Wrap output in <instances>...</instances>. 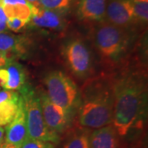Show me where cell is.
Returning <instances> with one entry per match:
<instances>
[{
    "mask_svg": "<svg viewBox=\"0 0 148 148\" xmlns=\"http://www.w3.org/2000/svg\"><path fill=\"white\" fill-rule=\"evenodd\" d=\"M114 114L112 124L120 136H125L141 119L147 106V85L143 75L124 69L112 78Z\"/></svg>",
    "mask_w": 148,
    "mask_h": 148,
    "instance_id": "obj_1",
    "label": "cell"
},
{
    "mask_svg": "<svg viewBox=\"0 0 148 148\" xmlns=\"http://www.w3.org/2000/svg\"><path fill=\"white\" fill-rule=\"evenodd\" d=\"M114 90L112 78L87 81L80 90L77 120L86 128H100L112 124Z\"/></svg>",
    "mask_w": 148,
    "mask_h": 148,
    "instance_id": "obj_2",
    "label": "cell"
},
{
    "mask_svg": "<svg viewBox=\"0 0 148 148\" xmlns=\"http://www.w3.org/2000/svg\"><path fill=\"white\" fill-rule=\"evenodd\" d=\"M132 32L106 21L95 24L91 31L92 42L103 64L114 68L123 62L132 46Z\"/></svg>",
    "mask_w": 148,
    "mask_h": 148,
    "instance_id": "obj_3",
    "label": "cell"
},
{
    "mask_svg": "<svg viewBox=\"0 0 148 148\" xmlns=\"http://www.w3.org/2000/svg\"><path fill=\"white\" fill-rule=\"evenodd\" d=\"M18 93L23 101L28 138L58 144L59 135L50 130L44 119L40 93L30 84L26 85Z\"/></svg>",
    "mask_w": 148,
    "mask_h": 148,
    "instance_id": "obj_4",
    "label": "cell"
},
{
    "mask_svg": "<svg viewBox=\"0 0 148 148\" xmlns=\"http://www.w3.org/2000/svg\"><path fill=\"white\" fill-rule=\"evenodd\" d=\"M44 82L49 99L75 116L79 105L80 90L73 80L61 71H52L45 77Z\"/></svg>",
    "mask_w": 148,
    "mask_h": 148,
    "instance_id": "obj_5",
    "label": "cell"
},
{
    "mask_svg": "<svg viewBox=\"0 0 148 148\" xmlns=\"http://www.w3.org/2000/svg\"><path fill=\"white\" fill-rule=\"evenodd\" d=\"M63 55L71 73L79 78L87 77L92 70V56L87 45L80 38L70 39L63 48Z\"/></svg>",
    "mask_w": 148,
    "mask_h": 148,
    "instance_id": "obj_6",
    "label": "cell"
},
{
    "mask_svg": "<svg viewBox=\"0 0 148 148\" xmlns=\"http://www.w3.org/2000/svg\"><path fill=\"white\" fill-rule=\"evenodd\" d=\"M40 100L43 117L48 127L58 135L65 132L71 126L74 117L50 101L46 93H41Z\"/></svg>",
    "mask_w": 148,
    "mask_h": 148,
    "instance_id": "obj_7",
    "label": "cell"
},
{
    "mask_svg": "<svg viewBox=\"0 0 148 148\" xmlns=\"http://www.w3.org/2000/svg\"><path fill=\"white\" fill-rule=\"evenodd\" d=\"M105 21L115 27L132 30L137 25L132 0H107Z\"/></svg>",
    "mask_w": 148,
    "mask_h": 148,
    "instance_id": "obj_8",
    "label": "cell"
},
{
    "mask_svg": "<svg viewBox=\"0 0 148 148\" xmlns=\"http://www.w3.org/2000/svg\"><path fill=\"white\" fill-rule=\"evenodd\" d=\"M31 8L32 17L29 24L32 27L59 32L65 29L68 25L66 13L64 12L45 9L32 4Z\"/></svg>",
    "mask_w": 148,
    "mask_h": 148,
    "instance_id": "obj_9",
    "label": "cell"
},
{
    "mask_svg": "<svg viewBox=\"0 0 148 148\" xmlns=\"http://www.w3.org/2000/svg\"><path fill=\"white\" fill-rule=\"evenodd\" d=\"M27 84L26 70L16 60L0 68V88L19 92Z\"/></svg>",
    "mask_w": 148,
    "mask_h": 148,
    "instance_id": "obj_10",
    "label": "cell"
},
{
    "mask_svg": "<svg viewBox=\"0 0 148 148\" xmlns=\"http://www.w3.org/2000/svg\"><path fill=\"white\" fill-rule=\"evenodd\" d=\"M107 0H76V14L80 21L87 23L105 21Z\"/></svg>",
    "mask_w": 148,
    "mask_h": 148,
    "instance_id": "obj_11",
    "label": "cell"
},
{
    "mask_svg": "<svg viewBox=\"0 0 148 148\" xmlns=\"http://www.w3.org/2000/svg\"><path fill=\"white\" fill-rule=\"evenodd\" d=\"M4 142L14 145L17 147L27 138V127L23 101L20 95L18 110L14 119L6 126L4 130Z\"/></svg>",
    "mask_w": 148,
    "mask_h": 148,
    "instance_id": "obj_12",
    "label": "cell"
},
{
    "mask_svg": "<svg viewBox=\"0 0 148 148\" xmlns=\"http://www.w3.org/2000/svg\"><path fill=\"white\" fill-rule=\"evenodd\" d=\"M30 41L23 36H16L8 32H0V50L6 53L12 59L16 60L27 55Z\"/></svg>",
    "mask_w": 148,
    "mask_h": 148,
    "instance_id": "obj_13",
    "label": "cell"
},
{
    "mask_svg": "<svg viewBox=\"0 0 148 148\" xmlns=\"http://www.w3.org/2000/svg\"><path fill=\"white\" fill-rule=\"evenodd\" d=\"M20 101L17 91L0 90V127L7 126L16 115Z\"/></svg>",
    "mask_w": 148,
    "mask_h": 148,
    "instance_id": "obj_14",
    "label": "cell"
},
{
    "mask_svg": "<svg viewBox=\"0 0 148 148\" xmlns=\"http://www.w3.org/2000/svg\"><path fill=\"white\" fill-rule=\"evenodd\" d=\"M90 148H119V134L114 125L96 128L89 137Z\"/></svg>",
    "mask_w": 148,
    "mask_h": 148,
    "instance_id": "obj_15",
    "label": "cell"
},
{
    "mask_svg": "<svg viewBox=\"0 0 148 148\" xmlns=\"http://www.w3.org/2000/svg\"><path fill=\"white\" fill-rule=\"evenodd\" d=\"M88 128L79 127L75 129L64 143L63 148H90Z\"/></svg>",
    "mask_w": 148,
    "mask_h": 148,
    "instance_id": "obj_16",
    "label": "cell"
},
{
    "mask_svg": "<svg viewBox=\"0 0 148 148\" xmlns=\"http://www.w3.org/2000/svg\"><path fill=\"white\" fill-rule=\"evenodd\" d=\"M7 18L9 17H18L30 22L32 17V8L31 4H16V5L3 6Z\"/></svg>",
    "mask_w": 148,
    "mask_h": 148,
    "instance_id": "obj_17",
    "label": "cell"
},
{
    "mask_svg": "<svg viewBox=\"0 0 148 148\" xmlns=\"http://www.w3.org/2000/svg\"><path fill=\"white\" fill-rule=\"evenodd\" d=\"M75 3L76 0H39L36 3L32 5H36L45 9L67 13Z\"/></svg>",
    "mask_w": 148,
    "mask_h": 148,
    "instance_id": "obj_18",
    "label": "cell"
},
{
    "mask_svg": "<svg viewBox=\"0 0 148 148\" xmlns=\"http://www.w3.org/2000/svg\"><path fill=\"white\" fill-rule=\"evenodd\" d=\"M136 24L147 25L148 21V0L132 1Z\"/></svg>",
    "mask_w": 148,
    "mask_h": 148,
    "instance_id": "obj_19",
    "label": "cell"
},
{
    "mask_svg": "<svg viewBox=\"0 0 148 148\" xmlns=\"http://www.w3.org/2000/svg\"><path fill=\"white\" fill-rule=\"evenodd\" d=\"M18 148H55L53 143L27 138Z\"/></svg>",
    "mask_w": 148,
    "mask_h": 148,
    "instance_id": "obj_20",
    "label": "cell"
},
{
    "mask_svg": "<svg viewBox=\"0 0 148 148\" xmlns=\"http://www.w3.org/2000/svg\"><path fill=\"white\" fill-rule=\"evenodd\" d=\"M29 24V21L23 20L18 17H9L7 18V27L8 29L13 32H19L24 27Z\"/></svg>",
    "mask_w": 148,
    "mask_h": 148,
    "instance_id": "obj_21",
    "label": "cell"
},
{
    "mask_svg": "<svg viewBox=\"0 0 148 148\" xmlns=\"http://www.w3.org/2000/svg\"><path fill=\"white\" fill-rule=\"evenodd\" d=\"M7 27V16L3 11V6H0V32H6L8 31Z\"/></svg>",
    "mask_w": 148,
    "mask_h": 148,
    "instance_id": "obj_22",
    "label": "cell"
},
{
    "mask_svg": "<svg viewBox=\"0 0 148 148\" xmlns=\"http://www.w3.org/2000/svg\"><path fill=\"white\" fill-rule=\"evenodd\" d=\"M12 60H14V59H12L7 53L0 50V68L5 67Z\"/></svg>",
    "mask_w": 148,
    "mask_h": 148,
    "instance_id": "obj_23",
    "label": "cell"
},
{
    "mask_svg": "<svg viewBox=\"0 0 148 148\" xmlns=\"http://www.w3.org/2000/svg\"><path fill=\"white\" fill-rule=\"evenodd\" d=\"M26 0H3V6L16 5V4H27Z\"/></svg>",
    "mask_w": 148,
    "mask_h": 148,
    "instance_id": "obj_24",
    "label": "cell"
},
{
    "mask_svg": "<svg viewBox=\"0 0 148 148\" xmlns=\"http://www.w3.org/2000/svg\"><path fill=\"white\" fill-rule=\"evenodd\" d=\"M0 148H18L16 146L14 145H12V144H9V143H6V142H3V143H0Z\"/></svg>",
    "mask_w": 148,
    "mask_h": 148,
    "instance_id": "obj_25",
    "label": "cell"
},
{
    "mask_svg": "<svg viewBox=\"0 0 148 148\" xmlns=\"http://www.w3.org/2000/svg\"><path fill=\"white\" fill-rule=\"evenodd\" d=\"M4 141V128L0 127V143Z\"/></svg>",
    "mask_w": 148,
    "mask_h": 148,
    "instance_id": "obj_26",
    "label": "cell"
},
{
    "mask_svg": "<svg viewBox=\"0 0 148 148\" xmlns=\"http://www.w3.org/2000/svg\"><path fill=\"white\" fill-rule=\"evenodd\" d=\"M26 1L28 3H30V4H35V3H36L39 0H26Z\"/></svg>",
    "mask_w": 148,
    "mask_h": 148,
    "instance_id": "obj_27",
    "label": "cell"
},
{
    "mask_svg": "<svg viewBox=\"0 0 148 148\" xmlns=\"http://www.w3.org/2000/svg\"><path fill=\"white\" fill-rule=\"evenodd\" d=\"M132 1H142V0H132Z\"/></svg>",
    "mask_w": 148,
    "mask_h": 148,
    "instance_id": "obj_28",
    "label": "cell"
}]
</instances>
